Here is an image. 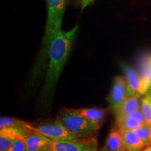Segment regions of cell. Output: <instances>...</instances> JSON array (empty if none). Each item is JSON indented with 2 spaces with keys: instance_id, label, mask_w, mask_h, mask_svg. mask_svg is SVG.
Segmentation results:
<instances>
[{
  "instance_id": "obj_21",
  "label": "cell",
  "mask_w": 151,
  "mask_h": 151,
  "mask_svg": "<svg viewBox=\"0 0 151 151\" xmlns=\"http://www.w3.org/2000/svg\"><path fill=\"white\" fill-rule=\"evenodd\" d=\"M147 94V95H148V97L150 98V99L151 100V90H149V92L147 94Z\"/></svg>"
},
{
  "instance_id": "obj_5",
  "label": "cell",
  "mask_w": 151,
  "mask_h": 151,
  "mask_svg": "<svg viewBox=\"0 0 151 151\" xmlns=\"http://www.w3.org/2000/svg\"><path fill=\"white\" fill-rule=\"evenodd\" d=\"M95 139L83 138L78 141H51L49 151H97Z\"/></svg>"
},
{
  "instance_id": "obj_10",
  "label": "cell",
  "mask_w": 151,
  "mask_h": 151,
  "mask_svg": "<svg viewBox=\"0 0 151 151\" xmlns=\"http://www.w3.org/2000/svg\"><path fill=\"white\" fill-rule=\"evenodd\" d=\"M120 130L121 132L124 146L127 151H141L148 146L136 133L134 130Z\"/></svg>"
},
{
  "instance_id": "obj_6",
  "label": "cell",
  "mask_w": 151,
  "mask_h": 151,
  "mask_svg": "<svg viewBox=\"0 0 151 151\" xmlns=\"http://www.w3.org/2000/svg\"><path fill=\"white\" fill-rule=\"evenodd\" d=\"M132 94H133L130 90L127 81L120 76L115 77L112 88L108 97V102L111 110L115 113L124 100Z\"/></svg>"
},
{
  "instance_id": "obj_7",
  "label": "cell",
  "mask_w": 151,
  "mask_h": 151,
  "mask_svg": "<svg viewBox=\"0 0 151 151\" xmlns=\"http://www.w3.org/2000/svg\"><path fill=\"white\" fill-rule=\"evenodd\" d=\"M121 68L132 94L141 96L148 93L151 85L143 78L140 73L125 64H121Z\"/></svg>"
},
{
  "instance_id": "obj_17",
  "label": "cell",
  "mask_w": 151,
  "mask_h": 151,
  "mask_svg": "<svg viewBox=\"0 0 151 151\" xmlns=\"http://www.w3.org/2000/svg\"><path fill=\"white\" fill-rule=\"evenodd\" d=\"M141 110L147 124L151 125V100L147 94L141 98Z\"/></svg>"
},
{
  "instance_id": "obj_11",
  "label": "cell",
  "mask_w": 151,
  "mask_h": 151,
  "mask_svg": "<svg viewBox=\"0 0 151 151\" xmlns=\"http://www.w3.org/2000/svg\"><path fill=\"white\" fill-rule=\"evenodd\" d=\"M141 99L140 96L137 94H132L128 97L122 104L115 111L116 118L122 117L129 114L134 111L141 109Z\"/></svg>"
},
{
  "instance_id": "obj_3",
  "label": "cell",
  "mask_w": 151,
  "mask_h": 151,
  "mask_svg": "<svg viewBox=\"0 0 151 151\" xmlns=\"http://www.w3.org/2000/svg\"><path fill=\"white\" fill-rule=\"evenodd\" d=\"M56 119L69 132L80 138H86L98 130L93 123L81 114L78 109H62Z\"/></svg>"
},
{
  "instance_id": "obj_9",
  "label": "cell",
  "mask_w": 151,
  "mask_h": 151,
  "mask_svg": "<svg viewBox=\"0 0 151 151\" xmlns=\"http://www.w3.org/2000/svg\"><path fill=\"white\" fill-rule=\"evenodd\" d=\"M118 127L120 129L135 130L146 124V120L141 109L126 116L116 118Z\"/></svg>"
},
{
  "instance_id": "obj_14",
  "label": "cell",
  "mask_w": 151,
  "mask_h": 151,
  "mask_svg": "<svg viewBox=\"0 0 151 151\" xmlns=\"http://www.w3.org/2000/svg\"><path fill=\"white\" fill-rule=\"evenodd\" d=\"M105 146L111 151H125L122 134L118 127H114L109 132Z\"/></svg>"
},
{
  "instance_id": "obj_23",
  "label": "cell",
  "mask_w": 151,
  "mask_h": 151,
  "mask_svg": "<svg viewBox=\"0 0 151 151\" xmlns=\"http://www.w3.org/2000/svg\"><path fill=\"white\" fill-rule=\"evenodd\" d=\"M125 151H127V150H125Z\"/></svg>"
},
{
  "instance_id": "obj_16",
  "label": "cell",
  "mask_w": 151,
  "mask_h": 151,
  "mask_svg": "<svg viewBox=\"0 0 151 151\" xmlns=\"http://www.w3.org/2000/svg\"><path fill=\"white\" fill-rule=\"evenodd\" d=\"M140 74L151 85V55L145 56L141 62Z\"/></svg>"
},
{
  "instance_id": "obj_15",
  "label": "cell",
  "mask_w": 151,
  "mask_h": 151,
  "mask_svg": "<svg viewBox=\"0 0 151 151\" xmlns=\"http://www.w3.org/2000/svg\"><path fill=\"white\" fill-rule=\"evenodd\" d=\"M27 122L19 120V119L11 118V117H1L0 119V129L4 128H17L23 130Z\"/></svg>"
},
{
  "instance_id": "obj_12",
  "label": "cell",
  "mask_w": 151,
  "mask_h": 151,
  "mask_svg": "<svg viewBox=\"0 0 151 151\" xmlns=\"http://www.w3.org/2000/svg\"><path fill=\"white\" fill-rule=\"evenodd\" d=\"M78 110L81 115H83L85 118L93 123L98 129L102 125L106 116V111L103 109L87 108L78 109Z\"/></svg>"
},
{
  "instance_id": "obj_18",
  "label": "cell",
  "mask_w": 151,
  "mask_h": 151,
  "mask_svg": "<svg viewBox=\"0 0 151 151\" xmlns=\"http://www.w3.org/2000/svg\"><path fill=\"white\" fill-rule=\"evenodd\" d=\"M27 150V145H26L25 138L23 134L19 130V133L17 136L14 144L9 149V151H26Z\"/></svg>"
},
{
  "instance_id": "obj_13",
  "label": "cell",
  "mask_w": 151,
  "mask_h": 151,
  "mask_svg": "<svg viewBox=\"0 0 151 151\" xmlns=\"http://www.w3.org/2000/svg\"><path fill=\"white\" fill-rule=\"evenodd\" d=\"M19 129L17 128H4L0 129V151H9L14 144Z\"/></svg>"
},
{
  "instance_id": "obj_1",
  "label": "cell",
  "mask_w": 151,
  "mask_h": 151,
  "mask_svg": "<svg viewBox=\"0 0 151 151\" xmlns=\"http://www.w3.org/2000/svg\"><path fill=\"white\" fill-rule=\"evenodd\" d=\"M78 29V24H76L69 31L60 30L50 44L48 51V71L43 89V98L47 100L53 93L62 69L69 59Z\"/></svg>"
},
{
  "instance_id": "obj_4",
  "label": "cell",
  "mask_w": 151,
  "mask_h": 151,
  "mask_svg": "<svg viewBox=\"0 0 151 151\" xmlns=\"http://www.w3.org/2000/svg\"><path fill=\"white\" fill-rule=\"evenodd\" d=\"M22 131L36 132L52 141H78L83 139L69 132L58 119L43 120L35 123L27 122Z\"/></svg>"
},
{
  "instance_id": "obj_22",
  "label": "cell",
  "mask_w": 151,
  "mask_h": 151,
  "mask_svg": "<svg viewBox=\"0 0 151 151\" xmlns=\"http://www.w3.org/2000/svg\"><path fill=\"white\" fill-rule=\"evenodd\" d=\"M100 151H111V150H109V149L106 148V147L104 146V148H103L102 149H101V150H100Z\"/></svg>"
},
{
  "instance_id": "obj_24",
  "label": "cell",
  "mask_w": 151,
  "mask_h": 151,
  "mask_svg": "<svg viewBox=\"0 0 151 151\" xmlns=\"http://www.w3.org/2000/svg\"><path fill=\"white\" fill-rule=\"evenodd\" d=\"M48 151H49V150H48Z\"/></svg>"
},
{
  "instance_id": "obj_2",
  "label": "cell",
  "mask_w": 151,
  "mask_h": 151,
  "mask_svg": "<svg viewBox=\"0 0 151 151\" xmlns=\"http://www.w3.org/2000/svg\"><path fill=\"white\" fill-rule=\"evenodd\" d=\"M48 2V18L46 31L43 39L42 46L37 58L33 75L37 76L38 73L44 69L46 61L48 60V51L50 44L57 34L62 30V22L65 14L67 0H47Z\"/></svg>"
},
{
  "instance_id": "obj_20",
  "label": "cell",
  "mask_w": 151,
  "mask_h": 151,
  "mask_svg": "<svg viewBox=\"0 0 151 151\" xmlns=\"http://www.w3.org/2000/svg\"><path fill=\"white\" fill-rule=\"evenodd\" d=\"M141 151H151V145H150V146H147L146 148H144Z\"/></svg>"
},
{
  "instance_id": "obj_19",
  "label": "cell",
  "mask_w": 151,
  "mask_h": 151,
  "mask_svg": "<svg viewBox=\"0 0 151 151\" xmlns=\"http://www.w3.org/2000/svg\"><path fill=\"white\" fill-rule=\"evenodd\" d=\"M94 0H81V9L82 10H84L88 6H89L90 4H92Z\"/></svg>"
},
{
  "instance_id": "obj_8",
  "label": "cell",
  "mask_w": 151,
  "mask_h": 151,
  "mask_svg": "<svg viewBox=\"0 0 151 151\" xmlns=\"http://www.w3.org/2000/svg\"><path fill=\"white\" fill-rule=\"evenodd\" d=\"M20 130L25 138L27 150L26 151H48L52 140L40 134L32 132Z\"/></svg>"
}]
</instances>
